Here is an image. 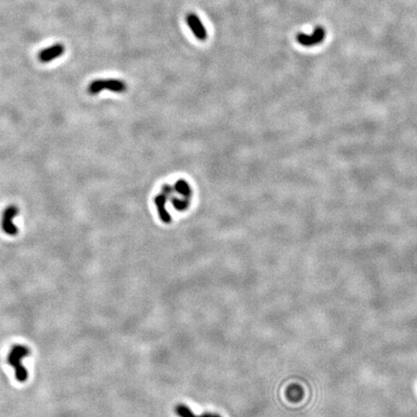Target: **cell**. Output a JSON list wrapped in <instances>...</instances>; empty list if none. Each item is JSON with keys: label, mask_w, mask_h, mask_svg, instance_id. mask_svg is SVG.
Segmentation results:
<instances>
[{"label": "cell", "mask_w": 417, "mask_h": 417, "mask_svg": "<svg viewBox=\"0 0 417 417\" xmlns=\"http://www.w3.org/2000/svg\"><path fill=\"white\" fill-rule=\"evenodd\" d=\"M20 209L15 205H10L4 209L1 219V226L3 231L9 236L18 234V227L14 224V219L18 216Z\"/></svg>", "instance_id": "cell-2"}, {"label": "cell", "mask_w": 417, "mask_h": 417, "mask_svg": "<svg viewBox=\"0 0 417 417\" xmlns=\"http://www.w3.org/2000/svg\"><path fill=\"white\" fill-rule=\"evenodd\" d=\"M175 413L178 417H221L219 415L216 414H204L201 416H195L192 411L188 408V406L184 405V404H180L177 405L175 407Z\"/></svg>", "instance_id": "cell-6"}, {"label": "cell", "mask_w": 417, "mask_h": 417, "mask_svg": "<svg viewBox=\"0 0 417 417\" xmlns=\"http://www.w3.org/2000/svg\"><path fill=\"white\" fill-rule=\"evenodd\" d=\"M104 89H108L109 91L116 93H122L125 91L126 85L119 80H97L90 83L88 92L91 95H97Z\"/></svg>", "instance_id": "cell-1"}, {"label": "cell", "mask_w": 417, "mask_h": 417, "mask_svg": "<svg viewBox=\"0 0 417 417\" xmlns=\"http://www.w3.org/2000/svg\"><path fill=\"white\" fill-rule=\"evenodd\" d=\"M325 38H326V30L322 26H317L313 30L312 34L310 35L304 34V33H299L296 35L297 42L306 47H311L313 45L321 43L325 40Z\"/></svg>", "instance_id": "cell-3"}, {"label": "cell", "mask_w": 417, "mask_h": 417, "mask_svg": "<svg viewBox=\"0 0 417 417\" xmlns=\"http://www.w3.org/2000/svg\"><path fill=\"white\" fill-rule=\"evenodd\" d=\"M65 52V46L62 43H55L49 47H45L39 53V59L42 63H48L60 56Z\"/></svg>", "instance_id": "cell-5"}, {"label": "cell", "mask_w": 417, "mask_h": 417, "mask_svg": "<svg viewBox=\"0 0 417 417\" xmlns=\"http://www.w3.org/2000/svg\"><path fill=\"white\" fill-rule=\"evenodd\" d=\"M287 396L291 401H297L302 397V390L297 385H292L287 390Z\"/></svg>", "instance_id": "cell-7"}, {"label": "cell", "mask_w": 417, "mask_h": 417, "mask_svg": "<svg viewBox=\"0 0 417 417\" xmlns=\"http://www.w3.org/2000/svg\"><path fill=\"white\" fill-rule=\"evenodd\" d=\"M187 22H188L189 28L191 29L192 33L195 35V37L200 41H205L207 39V31L204 27L202 21L195 15V14H188L187 17Z\"/></svg>", "instance_id": "cell-4"}]
</instances>
